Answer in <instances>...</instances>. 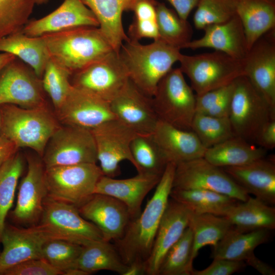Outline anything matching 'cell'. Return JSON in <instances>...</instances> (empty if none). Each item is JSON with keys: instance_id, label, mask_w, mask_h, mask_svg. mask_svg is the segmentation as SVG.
I'll return each instance as SVG.
<instances>
[{"instance_id": "1", "label": "cell", "mask_w": 275, "mask_h": 275, "mask_svg": "<svg viewBox=\"0 0 275 275\" xmlns=\"http://www.w3.org/2000/svg\"><path fill=\"white\" fill-rule=\"evenodd\" d=\"M176 164L168 163L154 194L140 214L129 222L123 236L114 241L124 263L143 264L151 252L156 232L167 206Z\"/></svg>"}, {"instance_id": "2", "label": "cell", "mask_w": 275, "mask_h": 275, "mask_svg": "<svg viewBox=\"0 0 275 275\" xmlns=\"http://www.w3.org/2000/svg\"><path fill=\"white\" fill-rule=\"evenodd\" d=\"M41 37L49 58L71 75L114 50L99 27L80 26Z\"/></svg>"}, {"instance_id": "3", "label": "cell", "mask_w": 275, "mask_h": 275, "mask_svg": "<svg viewBox=\"0 0 275 275\" xmlns=\"http://www.w3.org/2000/svg\"><path fill=\"white\" fill-rule=\"evenodd\" d=\"M124 43L119 54L129 79L143 93L152 97L159 82L179 62L180 49L159 39L147 45L130 39Z\"/></svg>"}, {"instance_id": "4", "label": "cell", "mask_w": 275, "mask_h": 275, "mask_svg": "<svg viewBox=\"0 0 275 275\" xmlns=\"http://www.w3.org/2000/svg\"><path fill=\"white\" fill-rule=\"evenodd\" d=\"M1 135L18 148L28 147L42 156L50 138L60 126L47 106L25 108L0 105Z\"/></svg>"}, {"instance_id": "5", "label": "cell", "mask_w": 275, "mask_h": 275, "mask_svg": "<svg viewBox=\"0 0 275 275\" xmlns=\"http://www.w3.org/2000/svg\"><path fill=\"white\" fill-rule=\"evenodd\" d=\"M179 68L189 78L196 95L228 85L244 75L243 60L214 50L195 55L182 54Z\"/></svg>"}, {"instance_id": "6", "label": "cell", "mask_w": 275, "mask_h": 275, "mask_svg": "<svg viewBox=\"0 0 275 275\" xmlns=\"http://www.w3.org/2000/svg\"><path fill=\"white\" fill-rule=\"evenodd\" d=\"M228 118L236 136L255 143L264 126L275 119V110L242 75L234 81Z\"/></svg>"}, {"instance_id": "7", "label": "cell", "mask_w": 275, "mask_h": 275, "mask_svg": "<svg viewBox=\"0 0 275 275\" xmlns=\"http://www.w3.org/2000/svg\"><path fill=\"white\" fill-rule=\"evenodd\" d=\"M196 95L179 68H173L159 82L152 102L159 119L177 128L191 130Z\"/></svg>"}, {"instance_id": "8", "label": "cell", "mask_w": 275, "mask_h": 275, "mask_svg": "<svg viewBox=\"0 0 275 275\" xmlns=\"http://www.w3.org/2000/svg\"><path fill=\"white\" fill-rule=\"evenodd\" d=\"M102 175L96 163L45 168L47 196L78 208L94 194L96 184Z\"/></svg>"}, {"instance_id": "9", "label": "cell", "mask_w": 275, "mask_h": 275, "mask_svg": "<svg viewBox=\"0 0 275 275\" xmlns=\"http://www.w3.org/2000/svg\"><path fill=\"white\" fill-rule=\"evenodd\" d=\"M39 224L52 239L83 246L104 240L100 230L84 218L74 205L47 196Z\"/></svg>"}, {"instance_id": "10", "label": "cell", "mask_w": 275, "mask_h": 275, "mask_svg": "<svg viewBox=\"0 0 275 275\" xmlns=\"http://www.w3.org/2000/svg\"><path fill=\"white\" fill-rule=\"evenodd\" d=\"M42 157L45 168L96 163V145L91 130L59 126L48 140Z\"/></svg>"}, {"instance_id": "11", "label": "cell", "mask_w": 275, "mask_h": 275, "mask_svg": "<svg viewBox=\"0 0 275 275\" xmlns=\"http://www.w3.org/2000/svg\"><path fill=\"white\" fill-rule=\"evenodd\" d=\"M172 188L209 190L239 201H245L250 197L223 168L204 157L176 164Z\"/></svg>"}, {"instance_id": "12", "label": "cell", "mask_w": 275, "mask_h": 275, "mask_svg": "<svg viewBox=\"0 0 275 275\" xmlns=\"http://www.w3.org/2000/svg\"><path fill=\"white\" fill-rule=\"evenodd\" d=\"M72 75L73 86L109 102L129 80L119 52L114 50Z\"/></svg>"}, {"instance_id": "13", "label": "cell", "mask_w": 275, "mask_h": 275, "mask_svg": "<svg viewBox=\"0 0 275 275\" xmlns=\"http://www.w3.org/2000/svg\"><path fill=\"white\" fill-rule=\"evenodd\" d=\"M41 79L26 64L16 58L0 72V105L25 108L46 106Z\"/></svg>"}, {"instance_id": "14", "label": "cell", "mask_w": 275, "mask_h": 275, "mask_svg": "<svg viewBox=\"0 0 275 275\" xmlns=\"http://www.w3.org/2000/svg\"><path fill=\"white\" fill-rule=\"evenodd\" d=\"M96 145L97 161L103 175L114 178L120 173V163L130 161L135 167L130 145L137 134L117 119L91 130Z\"/></svg>"}, {"instance_id": "15", "label": "cell", "mask_w": 275, "mask_h": 275, "mask_svg": "<svg viewBox=\"0 0 275 275\" xmlns=\"http://www.w3.org/2000/svg\"><path fill=\"white\" fill-rule=\"evenodd\" d=\"M243 64L244 76L275 110V29L254 43Z\"/></svg>"}, {"instance_id": "16", "label": "cell", "mask_w": 275, "mask_h": 275, "mask_svg": "<svg viewBox=\"0 0 275 275\" xmlns=\"http://www.w3.org/2000/svg\"><path fill=\"white\" fill-rule=\"evenodd\" d=\"M56 112L58 118L65 125L89 130L116 119L109 102L73 86Z\"/></svg>"}, {"instance_id": "17", "label": "cell", "mask_w": 275, "mask_h": 275, "mask_svg": "<svg viewBox=\"0 0 275 275\" xmlns=\"http://www.w3.org/2000/svg\"><path fill=\"white\" fill-rule=\"evenodd\" d=\"M50 239L40 224L26 228L6 225L1 239L3 249L0 253V275L22 262L42 258L43 245Z\"/></svg>"}, {"instance_id": "18", "label": "cell", "mask_w": 275, "mask_h": 275, "mask_svg": "<svg viewBox=\"0 0 275 275\" xmlns=\"http://www.w3.org/2000/svg\"><path fill=\"white\" fill-rule=\"evenodd\" d=\"M116 118L137 134H152L159 121L152 97L140 91L129 79L110 102Z\"/></svg>"}, {"instance_id": "19", "label": "cell", "mask_w": 275, "mask_h": 275, "mask_svg": "<svg viewBox=\"0 0 275 275\" xmlns=\"http://www.w3.org/2000/svg\"><path fill=\"white\" fill-rule=\"evenodd\" d=\"M77 208L84 218L96 226L106 241L121 238L131 219L126 206L106 195L94 194Z\"/></svg>"}, {"instance_id": "20", "label": "cell", "mask_w": 275, "mask_h": 275, "mask_svg": "<svg viewBox=\"0 0 275 275\" xmlns=\"http://www.w3.org/2000/svg\"><path fill=\"white\" fill-rule=\"evenodd\" d=\"M28 171L21 180L13 218L19 223L34 225L40 219L43 202L48 191L42 161L33 156L27 157Z\"/></svg>"}, {"instance_id": "21", "label": "cell", "mask_w": 275, "mask_h": 275, "mask_svg": "<svg viewBox=\"0 0 275 275\" xmlns=\"http://www.w3.org/2000/svg\"><path fill=\"white\" fill-rule=\"evenodd\" d=\"M192 213L172 199L159 224L150 254L144 263V274L158 275L164 255L188 227Z\"/></svg>"}, {"instance_id": "22", "label": "cell", "mask_w": 275, "mask_h": 275, "mask_svg": "<svg viewBox=\"0 0 275 275\" xmlns=\"http://www.w3.org/2000/svg\"><path fill=\"white\" fill-rule=\"evenodd\" d=\"M84 26L99 27V22L92 11L82 0H64L49 14L30 20L22 31L29 36L41 37Z\"/></svg>"}, {"instance_id": "23", "label": "cell", "mask_w": 275, "mask_h": 275, "mask_svg": "<svg viewBox=\"0 0 275 275\" xmlns=\"http://www.w3.org/2000/svg\"><path fill=\"white\" fill-rule=\"evenodd\" d=\"M161 176L138 173L131 178L116 179L102 175L96 184L94 194L108 195L121 201L127 207L132 219L140 214L144 198L156 187Z\"/></svg>"}, {"instance_id": "24", "label": "cell", "mask_w": 275, "mask_h": 275, "mask_svg": "<svg viewBox=\"0 0 275 275\" xmlns=\"http://www.w3.org/2000/svg\"><path fill=\"white\" fill-rule=\"evenodd\" d=\"M203 30L204 34L202 37L191 40L183 48H212L239 60L246 56L248 52L246 40L237 15L226 22L210 24Z\"/></svg>"}, {"instance_id": "25", "label": "cell", "mask_w": 275, "mask_h": 275, "mask_svg": "<svg viewBox=\"0 0 275 275\" xmlns=\"http://www.w3.org/2000/svg\"><path fill=\"white\" fill-rule=\"evenodd\" d=\"M222 168L249 194L270 205L275 204L274 157H264L245 164Z\"/></svg>"}, {"instance_id": "26", "label": "cell", "mask_w": 275, "mask_h": 275, "mask_svg": "<svg viewBox=\"0 0 275 275\" xmlns=\"http://www.w3.org/2000/svg\"><path fill=\"white\" fill-rule=\"evenodd\" d=\"M152 134L168 163L177 164L204 157L206 148L192 130L159 120Z\"/></svg>"}, {"instance_id": "27", "label": "cell", "mask_w": 275, "mask_h": 275, "mask_svg": "<svg viewBox=\"0 0 275 275\" xmlns=\"http://www.w3.org/2000/svg\"><path fill=\"white\" fill-rule=\"evenodd\" d=\"M138 1L82 0L95 15L99 29L117 52L123 44L129 40L123 27V13L131 11Z\"/></svg>"}, {"instance_id": "28", "label": "cell", "mask_w": 275, "mask_h": 275, "mask_svg": "<svg viewBox=\"0 0 275 275\" xmlns=\"http://www.w3.org/2000/svg\"><path fill=\"white\" fill-rule=\"evenodd\" d=\"M236 15L249 50L261 36L275 29V0H238Z\"/></svg>"}, {"instance_id": "29", "label": "cell", "mask_w": 275, "mask_h": 275, "mask_svg": "<svg viewBox=\"0 0 275 275\" xmlns=\"http://www.w3.org/2000/svg\"><path fill=\"white\" fill-rule=\"evenodd\" d=\"M225 216L234 230L241 232L275 228V208L256 197L238 201Z\"/></svg>"}, {"instance_id": "30", "label": "cell", "mask_w": 275, "mask_h": 275, "mask_svg": "<svg viewBox=\"0 0 275 275\" xmlns=\"http://www.w3.org/2000/svg\"><path fill=\"white\" fill-rule=\"evenodd\" d=\"M0 52L12 54L32 68L42 78L49 59L42 37H31L22 31L0 38Z\"/></svg>"}, {"instance_id": "31", "label": "cell", "mask_w": 275, "mask_h": 275, "mask_svg": "<svg viewBox=\"0 0 275 275\" xmlns=\"http://www.w3.org/2000/svg\"><path fill=\"white\" fill-rule=\"evenodd\" d=\"M267 150L235 136L206 149L204 158L220 167L245 164L265 157Z\"/></svg>"}, {"instance_id": "32", "label": "cell", "mask_w": 275, "mask_h": 275, "mask_svg": "<svg viewBox=\"0 0 275 275\" xmlns=\"http://www.w3.org/2000/svg\"><path fill=\"white\" fill-rule=\"evenodd\" d=\"M270 230L259 229L241 232L231 228L213 246V259L245 261L254 255L255 249L269 240Z\"/></svg>"}, {"instance_id": "33", "label": "cell", "mask_w": 275, "mask_h": 275, "mask_svg": "<svg viewBox=\"0 0 275 275\" xmlns=\"http://www.w3.org/2000/svg\"><path fill=\"white\" fill-rule=\"evenodd\" d=\"M170 197L196 215L209 213L225 216L230 209L239 201L222 194L202 189L172 188Z\"/></svg>"}, {"instance_id": "34", "label": "cell", "mask_w": 275, "mask_h": 275, "mask_svg": "<svg viewBox=\"0 0 275 275\" xmlns=\"http://www.w3.org/2000/svg\"><path fill=\"white\" fill-rule=\"evenodd\" d=\"M75 267L87 275L102 270L124 275L128 265L122 260L114 244L100 240L82 246Z\"/></svg>"}, {"instance_id": "35", "label": "cell", "mask_w": 275, "mask_h": 275, "mask_svg": "<svg viewBox=\"0 0 275 275\" xmlns=\"http://www.w3.org/2000/svg\"><path fill=\"white\" fill-rule=\"evenodd\" d=\"M188 226L193 233V260L201 249L214 246L233 228L225 216L209 213L192 214Z\"/></svg>"}, {"instance_id": "36", "label": "cell", "mask_w": 275, "mask_h": 275, "mask_svg": "<svg viewBox=\"0 0 275 275\" xmlns=\"http://www.w3.org/2000/svg\"><path fill=\"white\" fill-rule=\"evenodd\" d=\"M156 14L158 39L180 49L191 40V25L187 20L181 18L175 10L168 8L163 3L157 2Z\"/></svg>"}, {"instance_id": "37", "label": "cell", "mask_w": 275, "mask_h": 275, "mask_svg": "<svg viewBox=\"0 0 275 275\" xmlns=\"http://www.w3.org/2000/svg\"><path fill=\"white\" fill-rule=\"evenodd\" d=\"M130 150L138 173L162 175L168 163L152 134H137Z\"/></svg>"}, {"instance_id": "38", "label": "cell", "mask_w": 275, "mask_h": 275, "mask_svg": "<svg viewBox=\"0 0 275 275\" xmlns=\"http://www.w3.org/2000/svg\"><path fill=\"white\" fill-rule=\"evenodd\" d=\"M193 249V233L188 226L164 255L158 275H191Z\"/></svg>"}, {"instance_id": "39", "label": "cell", "mask_w": 275, "mask_h": 275, "mask_svg": "<svg viewBox=\"0 0 275 275\" xmlns=\"http://www.w3.org/2000/svg\"><path fill=\"white\" fill-rule=\"evenodd\" d=\"M23 168V158L17 152L0 168V243L6 218L13 205L18 180Z\"/></svg>"}, {"instance_id": "40", "label": "cell", "mask_w": 275, "mask_h": 275, "mask_svg": "<svg viewBox=\"0 0 275 275\" xmlns=\"http://www.w3.org/2000/svg\"><path fill=\"white\" fill-rule=\"evenodd\" d=\"M191 130L207 149L235 135L229 118H219L196 113Z\"/></svg>"}, {"instance_id": "41", "label": "cell", "mask_w": 275, "mask_h": 275, "mask_svg": "<svg viewBox=\"0 0 275 275\" xmlns=\"http://www.w3.org/2000/svg\"><path fill=\"white\" fill-rule=\"evenodd\" d=\"M35 4V0H0V38L22 31Z\"/></svg>"}, {"instance_id": "42", "label": "cell", "mask_w": 275, "mask_h": 275, "mask_svg": "<svg viewBox=\"0 0 275 275\" xmlns=\"http://www.w3.org/2000/svg\"><path fill=\"white\" fill-rule=\"evenodd\" d=\"M238 0H199L193 17L195 27L226 22L236 15Z\"/></svg>"}, {"instance_id": "43", "label": "cell", "mask_w": 275, "mask_h": 275, "mask_svg": "<svg viewBox=\"0 0 275 275\" xmlns=\"http://www.w3.org/2000/svg\"><path fill=\"white\" fill-rule=\"evenodd\" d=\"M71 75L68 71L49 58L41 80L43 89L51 99L56 111L63 104L72 89Z\"/></svg>"}, {"instance_id": "44", "label": "cell", "mask_w": 275, "mask_h": 275, "mask_svg": "<svg viewBox=\"0 0 275 275\" xmlns=\"http://www.w3.org/2000/svg\"><path fill=\"white\" fill-rule=\"evenodd\" d=\"M82 246L66 240L50 239L42 250V258L62 272L75 267Z\"/></svg>"}, {"instance_id": "45", "label": "cell", "mask_w": 275, "mask_h": 275, "mask_svg": "<svg viewBox=\"0 0 275 275\" xmlns=\"http://www.w3.org/2000/svg\"><path fill=\"white\" fill-rule=\"evenodd\" d=\"M62 272L43 258L22 262L6 270L3 275H59Z\"/></svg>"}, {"instance_id": "46", "label": "cell", "mask_w": 275, "mask_h": 275, "mask_svg": "<svg viewBox=\"0 0 275 275\" xmlns=\"http://www.w3.org/2000/svg\"><path fill=\"white\" fill-rule=\"evenodd\" d=\"M233 89L234 81L228 85L201 95H196V113L204 114L211 107L215 105L224 99L231 96Z\"/></svg>"}, {"instance_id": "47", "label": "cell", "mask_w": 275, "mask_h": 275, "mask_svg": "<svg viewBox=\"0 0 275 275\" xmlns=\"http://www.w3.org/2000/svg\"><path fill=\"white\" fill-rule=\"evenodd\" d=\"M246 264L243 261L226 259H213L207 268L197 270L194 269L191 275H231L244 268Z\"/></svg>"}, {"instance_id": "48", "label": "cell", "mask_w": 275, "mask_h": 275, "mask_svg": "<svg viewBox=\"0 0 275 275\" xmlns=\"http://www.w3.org/2000/svg\"><path fill=\"white\" fill-rule=\"evenodd\" d=\"M128 37L130 40L139 41L144 38L158 39L159 35L156 20L134 19L129 25Z\"/></svg>"}, {"instance_id": "49", "label": "cell", "mask_w": 275, "mask_h": 275, "mask_svg": "<svg viewBox=\"0 0 275 275\" xmlns=\"http://www.w3.org/2000/svg\"><path fill=\"white\" fill-rule=\"evenodd\" d=\"M156 3L155 0H138L131 10L134 14V18L156 20Z\"/></svg>"}, {"instance_id": "50", "label": "cell", "mask_w": 275, "mask_h": 275, "mask_svg": "<svg viewBox=\"0 0 275 275\" xmlns=\"http://www.w3.org/2000/svg\"><path fill=\"white\" fill-rule=\"evenodd\" d=\"M255 143L266 150L275 147V119H271L264 126Z\"/></svg>"}, {"instance_id": "51", "label": "cell", "mask_w": 275, "mask_h": 275, "mask_svg": "<svg viewBox=\"0 0 275 275\" xmlns=\"http://www.w3.org/2000/svg\"><path fill=\"white\" fill-rule=\"evenodd\" d=\"M182 19L187 20L191 11L197 7L199 0H167Z\"/></svg>"}, {"instance_id": "52", "label": "cell", "mask_w": 275, "mask_h": 275, "mask_svg": "<svg viewBox=\"0 0 275 275\" xmlns=\"http://www.w3.org/2000/svg\"><path fill=\"white\" fill-rule=\"evenodd\" d=\"M18 148L8 139L0 135V168L17 152Z\"/></svg>"}, {"instance_id": "53", "label": "cell", "mask_w": 275, "mask_h": 275, "mask_svg": "<svg viewBox=\"0 0 275 275\" xmlns=\"http://www.w3.org/2000/svg\"><path fill=\"white\" fill-rule=\"evenodd\" d=\"M245 262L257 270L263 275H274V269L268 264L263 262L255 256V254L247 259Z\"/></svg>"}, {"instance_id": "54", "label": "cell", "mask_w": 275, "mask_h": 275, "mask_svg": "<svg viewBox=\"0 0 275 275\" xmlns=\"http://www.w3.org/2000/svg\"><path fill=\"white\" fill-rule=\"evenodd\" d=\"M144 274V264L133 263L128 265L127 269L124 275H138Z\"/></svg>"}, {"instance_id": "55", "label": "cell", "mask_w": 275, "mask_h": 275, "mask_svg": "<svg viewBox=\"0 0 275 275\" xmlns=\"http://www.w3.org/2000/svg\"><path fill=\"white\" fill-rule=\"evenodd\" d=\"M16 57L14 55L6 53H0V72L11 62L15 59Z\"/></svg>"}, {"instance_id": "56", "label": "cell", "mask_w": 275, "mask_h": 275, "mask_svg": "<svg viewBox=\"0 0 275 275\" xmlns=\"http://www.w3.org/2000/svg\"><path fill=\"white\" fill-rule=\"evenodd\" d=\"M64 275H87V274L82 270L77 268L73 267L68 269L63 272Z\"/></svg>"}, {"instance_id": "57", "label": "cell", "mask_w": 275, "mask_h": 275, "mask_svg": "<svg viewBox=\"0 0 275 275\" xmlns=\"http://www.w3.org/2000/svg\"><path fill=\"white\" fill-rule=\"evenodd\" d=\"M48 0H35L36 4L37 5H42L46 4L48 2Z\"/></svg>"}, {"instance_id": "58", "label": "cell", "mask_w": 275, "mask_h": 275, "mask_svg": "<svg viewBox=\"0 0 275 275\" xmlns=\"http://www.w3.org/2000/svg\"><path fill=\"white\" fill-rule=\"evenodd\" d=\"M0 135H1V116H0Z\"/></svg>"}]
</instances>
